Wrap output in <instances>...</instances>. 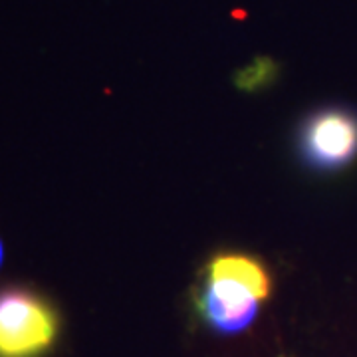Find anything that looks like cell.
I'll list each match as a JSON object with an SVG mask.
<instances>
[{"label":"cell","mask_w":357,"mask_h":357,"mask_svg":"<svg viewBox=\"0 0 357 357\" xmlns=\"http://www.w3.org/2000/svg\"><path fill=\"white\" fill-rule=\"evenodd\" d=\"M300 149L316 169H340L357 155V115L332 107L314 114L302 128Z\"/></svg>","instance_id":"3957f363"},{"label":"cell","mask_w":357,"mask_h":357,"mask_svg":"<svg viewBox=\"0 0 357 357\" xmlns=\"http://www.w3.org/2000/svg\"><path fill=\"white\" fill-rule=\"evenodd\" d=\"M0 262H2V243H0Z\"/></svg>","instance_id":"277c9868"},{"label":"cell","mask_w":357,"mask_h":357,"mask_svg":"<svg viewBox=\"0 0 357 357\" xmlns=\"http://www.w3.org/2000/svg\"><path fill=\"white\" fill-rule=\"evenodd\" d=\"M270 292L272 278L260 260L241 252H225L208 262L197 307L213 332L241 333L250 328Z\"/></svg>","instance_id":"6da1fadb"},{"label":"cell","mask_w":357,"mask_h":357,"mask_svg":"<svg viewBox=\"0 0 357 357\" xmlns=\"http://www.w3.org/2000/svg\"><path fill=\"white\" fill-rule=\"evenodd\" d=\"M58 335L54 307L28 290L0 292V357H38Z\"/></svg>","instance_id":"7a4b0ae2"}]
</instances>
